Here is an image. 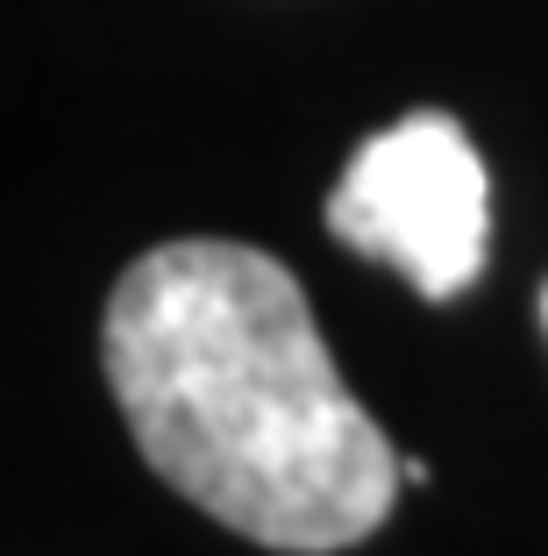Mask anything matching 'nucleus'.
<instances>
[{"mask_svg": "<svg viewBox=\"0 0 548 556\" xmlns=\"http://www.w3.org/2000/svg\"><path fill=\"white\" fill-rule=\"evenodd\" d=\"M100 357L143 464L221 528L285 556L385 528L399 450L342 386L278 257L221 236L157 243L114 278Z\"/></svg>", "mask_w": 548, "mask_h": 556, "instance_id": "obj_1", "label": "nucleus"}, {"mask_svg": "<svg viewBox=\"0 0 548 556\" xmlns=\"http://www.w3.org/2000/svg\"><path fill=\"white\" fill-rule=\"evenodd\" d=\"M541 321H548V293H541Z\"/></svg>", "mask_w": 548, "mask_h": 556, "instance_id": "obj_3", "label": "nucleus"}, {"mask_svg": "<svg viewBox=\"0 0 548 556\" xmlns=\"http://www.w3.org/2000/svg\"><path fill=\"white\" fill-rule=\"evenodd\" d=\"M328 236L392 264L420 300H456L484 271L492 243V186L463 122L413 108L356 143L342 186L328 193Z\"/></svg>", "mask_w": 548, "mask_h": 556, "instance_id": "obj_2", "label": "nucleus"}]
</instances>
